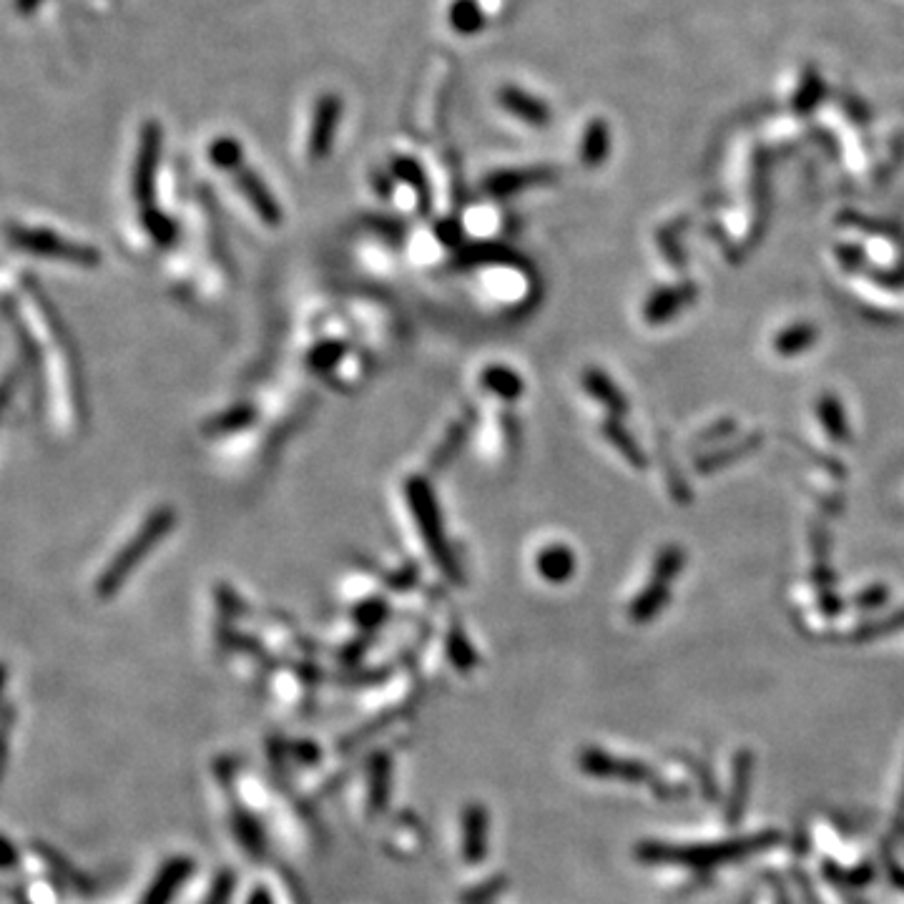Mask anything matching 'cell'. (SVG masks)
I'll list each match as a JSON object with an SVG mask.
<instances>
[{"instance_id": "17", "label": "cell", "mask_w": 904, "mask_h": 904, "mask_svg": "<svg viewBox=\"0 0 904 904\" xmlns=\"http://www.w3.org/2000/svg\"><path fill=\"white\" fill-rule=\"evenodd\" d=\"M342 355H345V345H342V342H324V345H319L317 350L312 352L309 365H312L314 370H329V367H334L342 360Z\"/></svg>"}, {"instance_id": "8", "label": "cell", "mask_w": 904, "mask_h": 904, "mask_svg": "<svg viewBox=\"0 0 904 904\" xmlns=\"http://www.w3.org/2000/svg\"><path fill=\"white\" fill-rule=\"evenodd\" d=\"M545 179V171H523V169H513V171H498L488 179V191L493 196H508L515 194V191L525 189V186L535 184V181Z\"/></svg>"}, {"instance_id": "16", "label": "cell", "mask_w": 904, "mask_h": 904, "mask_svg": "<svg viewBox=\"0 0 904 904\" xmlns=\"http://www.w3.org/2000/svg\"><path fill=\"white\" fill-rule=\"evenodd\" d=\"M144 226H146V232H149L151 237H154L156 244H164V247H166V244L174 242V237H176L174 221L166 219V216L161 214V211L146 209Z\"/></svg>"}, {"instance_id": "12", "label": "cell", "mask_w": 904, "mask_h": 904, "mask_svg": "<svg viewBox=\"0 0 904 904\" xmlns=\"http://www.w3.org/2000/svg\"><path fill=\"white\" fill-rule=\"evenodd\" d=\"M515 254L500 244H475L460 252V264L463 267H475V264H513Z\"/></svg>"}, {"instance_id": "6", "label": "cell", "mask_w": 904, "mask_h": 904, "mask_svg": "<svg viewBox=\"0 0 904 904\" xmlns=\"http://www.w3.org/2000/svg\"><path fill=\"white\" fill-rule=\"evenodd\" d=\"M156 159H159V134L149 131L144 139V149L139 156V169H136V199L139 204H144L149 209L151 196H154V174H156Z\"/></svg>"}, {"instance_id": "4", "label": "cell", "mask_w": 904, "mask_h": 904, "mask_svg": "<svg viewBox=\"0 0 904 904\" xmlns=\"http://www.w3.org/2000/svg\"><path fill=\"white\" fill-rule=\"evenodd\" d=\"M234 176H237L239 189L244 191V196H247L249 204L254 206V211L262 216L264 224H269V226L282 224V209H279V204H277V199L272 196V191L264 186V181L259 179L254 171L244 169V166H239V169L234 171Z\"/></svg>"}, {"instance_id": "21", "label": "cell", "mask_w": 904, "mask_h": 904, "mask_svg": "<svg viewBox=\"0 0 904 904\" xmlns=\"http://www.w3.org/2000/svg\"><path fill=\"white\" fill-rule=\"evenodd\" d=\"M16 385H18L16 372H8V375L3 377V380H0V415L6 412V407H8V402H11Z\"/></svg>"}, {"instance_id": "5", "label": "cell", "mask_w": 904, "mask_h": 904, "mask_svg": "<svg viewBox=\"0 0 904 904\" xmlns=\"http://www.w3.org/2000/svg\"><path fill=\"white\" fill-rule=\"evenodd\" d=\"M337 116H339V98L324 96L322 101H319L317 113H314L312 136H309V154H312V159H322L329 151V146H332L334 129H337Z\"/></svg>"}, {"instance_id": "9", "label": "cell", "mask_w": 904, "mask_h": 904, "mask_svg": "<svg viewBox=\"0 0 904 904\" xmlns=\"http://www.w3.org/2000/svg\"><path fill=\"white\" fill-rule=\"evenodd\" d=\"M535 565H538L540 576L548 578V581L553 583H560L571 576L573 558L565 548H548L538 555V563Z\"/></svg>"}, {"instance_id": "1", "label": "cell", "mask_w": 904, "mask_h": 904, "mask_svg": "<svg viewBox=\"0 0 904 904\" xmlns=\"http://www.w3.org/2000/svg\"><path fill=\"white\" fill-rule=\"evenodd\" d=\"M174 523H176L174 508H169V505H164V508H156L154 513L146 518V523L141 525L139 533L131 535L129 543H126L119 553L113 555L106 571L98 576V581H96L98 596L108 598L119 591V588L124 586L126 578L134 573L136 565H139L141 560L151 553V550H154V545L159 543L161 538H166V535L171 533Z\"/></svg>"}, {"instance_id": "19", "label": "cell", "mask_w": 904, "mask_h": 904, "mask_svg": "<svg viewBox=\"0 0 904 904\" xmlns=\"http://www.w3.org/2000/svg\"><path fill=\"white\" fill-rule=\"evenodd\" d=\"M450 658L458 668L473 666V651H470L468 641H465V636L460 631L450 633Z\"/></svg>"}, {"instance_id": "10", "label": "cell", "mask_w": 904, "mask_h": 904, "mask_svg": "<svg viewBox=\"0 0 904 904\" xmlns=\"http://www.w3.org/2000/svg\"><path fill=\"white\" fill-rule=\"evenodd\" d=\"M254 415H257V412H254L252 405H237V407H232V410H226V412H221V415L211 417V420L206 422L204 432L206 435H224V432L242 430V427L252 425Z\"/></svg>"}, {"instance_id": "14", "label": "cell", "mask_w": 904, "mask_h": 904, "mask_svg": "<svg viewBox=\"0 0 904 904\" xmlns=\"http://www.w3.org/2000/svg\"><path fill=\"white\" fill-rule=\"evenodd\" d=\"M468 430H470V422L468 420H460V422H455V425L450 427V432L445 435V442H442L440 450L435 452V458H432V465H435V468L445 465L447 460H450L452 455H455V452L460 450L463 440L468 437Z\"/></svg>"}, {"instance_id": "2", "label": "cell", "mask_w": 904, "mask_h": 904, "mask_svg": "<svg viewBox=\"0 0 904 904\" xmlns=\"http://www.w3.org/2000/svg\"><path fill=\"white\" fill-rule=\"evenodd\" d=\"M407 500H410V508H412V515H415V520H417V528H420L427 550H430V555H432V560L437 563V568H440V571L445 573L452 583H460L463 581V573H460L458 560H455L450 545H447L445 530H442L440 510H437L435 495H432L427 480L412 478L410 483H407Z\"/></svg>"}, {"instance_id": "13", "label": "cell", "mask_w": 904, "mask_h": 904, "mask_svg": "<svg viewBox=\"0 0 904 904\" xmlns=\"http://www.w3.org/2000/svg\"><path fill=\"white\" fill-rule=\"evenodd\" d=\"M209 156L211 161H214V166H219V169L237 171L239 166H244V151L234 139H216Z\"/></svg>"}, {"instance_id": "11", "label": "cell", "mask_w": 904, "mask_h": 904, "mask_svg": "<svg viewBox=\"0 0 904 904\" xmlns=\"http://www.w3.org/2000/svg\"><path fill=\"white\" fill-rule=\"evenodd\" d=\"M503 106L508 108L513 116L530 121V124H545V119H548L545 106H540L538 101H533L530 96H525V93L518 91V88H508V91L503 93Z\"/></svg>"}, {"instance_id": "20", "label": "cell", "mask_w": 904, "mask_h": 904, "mask_svg": "<svg viewBox=\"0 0 904 904\" xmlns=\"http://www.w3.org/2000/svg\"><path fill=\"white\" fill-rule=\"evenodd\" d=\"M385 613H387L385 603H382V601H367L365 606H362L360 611H357V618H360L362 623H367V626H375V623L380 621V618H385Z\"/></svg>"}, {"instance_id": "3", "label": "cell", "mask_w": 904, "mask_h": 904, "mask_svg": "<svg viewBox=\"0 0 904 904\" xmlns=\"http://www.w3.org/2000/svg\"><path fill=\"white\" fill-rule=\"evenodd\" d=\"M11 239L16 247L28 249L33 254H43V257L63 259V262L78 264V267H96L98 264V252L91 247H81V244H73L68 239L56 237V234L48 232H31V229H16L11 232Z\"/></svg>"}, {"instance_id": "18", "label": "cell", "mask_w": 904, "mask_h": 904, "mask_svg": "<svg viewBox=\"0 0 904 904\" xmlns=\"http://www.w3.org/2000/svg\"><path fill=\"white\" fill-rule=\"evenodd\" d=\"M480 23L483 21H480V13L475 11L473 3H468V0H460L458 6H455V11H452V26L463 33H473V31H478Z\"/></svg>"}, {"instance_id": "7", "label": "cell", "mask_w": 904, "mask_h": 904, "mask_svg": "<svg viewBox=\"0 0 904 904\" xmlns=\"http://www.w3.org/2000/svg\"><path fill=\"white\" fill-rule=\"evenodd\" d=\"M480 380H483L485 390L493 392V395H498L500 400H505V402L518 400V397L523 395V380H520L513 370H508V367H500V365L488 367Z\"/></svg>"}, {"instance_id": "15", "label": "cell", "mask_w": 904, "mask_h": 904, "mask_svg": "<svg viewBox=\"0 0 904 904\" xmlns=\"http://www.w3.org/2000/svg\"><path fill=\"white\" fill-rule=\"evenodd\" d=\"M395 171H397V176L407 179L417 189V194H420V209L422 211L430 209V191H427L425 174L420 171V166H417L412 159H397L395 161Z\"/></svg>"}]
</instances>
